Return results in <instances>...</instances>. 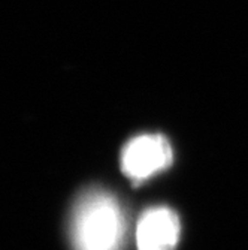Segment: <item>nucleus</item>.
<instances>
[{"label":"nucleus","mask_w":248,"mask_h":250,"mask_svg":"<svg viewBox=\"0 0 248 250\" xmlns=\"http://www.w3.org/2000/svg\"><path fill=\"white\" fill-rule=\"evenodd\" d=\"M173 153L163 135L147 133L130 140L121 151V169L134 185L172 165Z\"/></svg>","instance_id":"nucleus-2"},{"label":"nucleus","mask_w":248,"mask_h":250,"mask_svg":"<svg viewBox=\"0 0 248 250\" xmlns=\"http://www.w3.org/2000/svg\"><path fill=\"white\" fill-rule=\"evenodd\" d=\"M124 216L118 201L103 190L84 193L72 217L75 250H120Z\"/></svg>","instance_id":"nucleus-1"},{"label":"nucleus","mask_w":248,"mask_h":250,"mask_svg":"<svg viewBox=\"0 0 248 250\" xmlns=\"http://www.w3.org/2000/svg\"><path fill=\"white\" fill-rule=\"evenodd\" d=\"M179 240V219L168 207L147 210L136 228L138 250H175Z\"/></svg>","instance_id":"nucleus-3"}]
</instances>
